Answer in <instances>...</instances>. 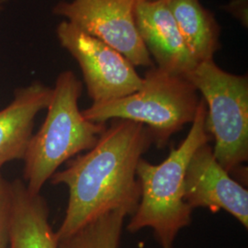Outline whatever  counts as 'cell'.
<instances>
[{
  "label": "cell",
  "instance_id": "13",
  "mask_svg": "<svg viewBox=\"0 0 248 248\" xmlns=\"http://www.w3.org/2000/svg\"><path fill=\"white\" fill-rule=\"evenodd\" d=\"M131 215L117 209L89 222L69 237L58 242V248H119L124 219Z\"/></svg>",
  "mask_w": 248,
  "mask_h": 248
},
{
  "label": "cell",
  "instance_id": "15",
  "mask_svg": "<svg viewBox=\"0 0 248 248\" xmlns=\"http://www.w3.org/2000/svg\"><path fill=\"white\" fill-rule=\"evenodd\" d=\"M5 1H6V0H0V10L2 9V8H3V6H4V3H5Z\"/></svg>",
  "mask_w": 248,
  "mask_h": 248
},
{
  "label": "cell",
  "instance_id": "14",
  "mask_svg": "<svg viewBox=\"0 0 248 248\" xmlns=\"http://www.w3.org/2000/svg\"><path fill=\"white\" fill-rule=\"evenodd\" d=\"M12 216V187L0 172V248H9Z\"/></svg>",
  "mask_w": 248,
  "mask_h": 248
},
{
  "label": "cell",
  "instance_id": "5",
  "mask_svg": "<svg viewBox=\"0 0 248 248\" xmlns=\"http://www.w3.org/2000/svg\"><path fill=\"white\" fill-rule=\"evenodd\" d=\"M202 95L205 129L214 140L213 155L229 174L245 177L248 160V76L223 71L213 60L198 63L186 76Z\"/></svg>",
  "mask_w": 248,
  "mask_h": 248
},
{
  "label": "cell",
  "instance_id": "1",
  "mask_svg": "<svg viewBox=\"0 0 248 248\" xmlns=\"http://www.w3.org/2000/svg\"><path fill=\"white\" fill-rule=\"evenodd\" d=\"M154 144L150 130L128 120H112L93 148L77 155L51 177L67 186L69 198L56 239L69 237L96 218L117 209L133 215L141 197L136 169Z\"/></svg>",
  "mask_w": 248,
  "mask_h": 248
},
{
  "label": "cell",
  "instance_id": "11",
  "mask_svg": "<svg viewBox=\"0 0 248 248\" xmlns=\"http://www.w3.org/2000/svg\"><path fill=\"white\" fill-rule=\"evenodd\" d=\"M12 216L9 248H58V241L49 222L45 199L29 192L19 179L11 182Z\"/></svg>",
  "mask_w": 248,
  "mask_h": 248
},
{
  "label": "cell",
  "instance_id": "9",
  "mask_svg": "<svg viewBox=\"0 0 248 248\" xmlns=\"http://www.w3.org/2000/svg\"><path fill=\"white\" fill-rule=\"evenodd\" d=\"M134 22L142 43L157 66L186 78L198 62L189 53L168 0H136Z\"/></svg>",
  "mask_w": 248,
  "mask_h": 248
},
{
  "label": "cell",
  "instance_id": "6",
  "mask_svg": "<svg viewBox=\"0 0 248 248\" xmlns=\"http://www.w3.org/2000/svg\"><path fill=\"white\" fill-rule=\"evenodd\" d=\"M62 47L78 61L93 103L124 98L142 88L143 78L122 53L68 21L56 30Z\"/></svg>",
  "mask_w": 248,
  "mask_h": 248
},
{
  "label": "cell",
  "instance_id": "3",
  "mask_svg": "<svg viewBox=\"0 0 248 248\" xmlns=\"http://www.w3.org/2000/svg\"><path fill=\"white\" fill-rule=\"evenodd\" d=\"M81 93L82 83L73 72L58 76L45 122L32 134L23 159V179L33 195L40 194L63 163L93 148L106 129V124L84 117L78 107Z\"/></svg>",
  "mask_w": 248,
  "mask_h": 248
},
{
  "label": "cell",
  "instance_id": "4",
  "mask_svg": "<svg viewBox=\"0 0 248 248\" xmlns=\"http://www.w3.org/2000/svg\"><path fill=\"white\" fill-rule=\"evenodd\" d=\"M142 88L133 94L103 103H93L82 113L93 123L128 120L150 130L154 144L164 148L175 133L194 120L201 98L185 77L150 67Z\"/></svg>",
  "mask_w": 248,
  "mask_h": 248
},
{
  "label": "cell",
  "instance_id": "10",
  "mask_svg": "<svg viewBox=\"0 0 248 248\" xmlns=\"http://www.w3.org/2000/svg\"><path fill=\"white\" fill-rule=\"evenodd\" d=\"M53 89L34 82L15 91L13 100L0 110V169L13 160L24 159L37 114L47 108Z\"/></svg>",
  "mask_w": 248,
  "mask_h": 248
},
{
  "label": "cell",
  "instance_id": "8",
  "mask_svg": "<svg viewBox=\"0 0 248 248\" xmlns=\"http://www.w3.org/2000/svg\"><path fill=\"white\" fill-rule=\"evenodd\" d=\"M184 198L192 210H223L248 229V190L219 164L209 142L200 146L187 164Z\"/></svg>",
  "mask_w": 248,
  "mask_h": 248
},
{
  "label": "cell",
  "instance_id": "16",
  "mask_svg": "<svg viewBox=\"0 0 248 248\" xmlns=\"http://www.w3.org/2000/svg\"><path fill=\"white\" fill-rule=\"evenodd\" d=\"M147 1H151V0H147Z\"/></svg>",
  "mask_w": 248,
  "mask_h": 248
},
{
  "label": "cell",
  "instance_id": "7",
  "mask_svg": "<svg viewBox=\"0 0 248 248\" xmlns=\"http://www.w3.org/2000/svg\"><path fill=\"white\" fill-rule=\"evenodd\" d=\"M136 0L62 1L53 13L66 18L83 31L105 43L133 66L153 67L150 53L142 43L134 22Z\"/></svg>",
  "mask_w": 248,
  "mask_h": 248
},
{
  "label": "cell",
  "instance_id": "2",
  "mask_svg": "<svg viewBox=\"0 0 248 248\" xmlns=\"http://www.w3.org/2000/svg\"><path fill=\"white\" fill-rule=\"evenodd\" d=\"M206 113V103L202 98L190 130L182 142L177 147H171L169 156L158 165L142 158L137 165L141 197L127 229L137 232L151 228L161 248H174L178 232L192 222L193 210L184 198V178L195 151L212 140L205 129Z\"/></svg>",
  "mask_w": 248,
  "mask_h": 248
},
{
  "label": "cell",
  "instance_id": "12",
  "mask_svg": "<svg viewBox=\"0 0 248 248\" xmlns=\"http://www.w3.org/2000/svg\"><path fill=\"white\" fill-rule=\"evenodd\" d=\"M186 47L198 63L213 60L220 48V27L199 0H168Z\"/></svg>",
  "mask_w": 248,
  "mask_h": 248
}]
</instances>
